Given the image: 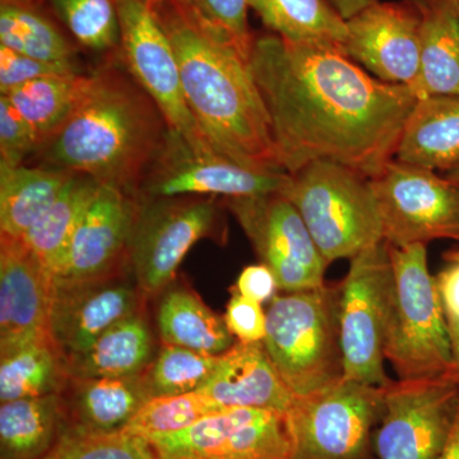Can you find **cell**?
Segmentation results:
<instances>
[{"label": "cell", "instance_id": "6da1fadb", "mask_svg": "<svg viewBox=\"0 0 459 459\" xmlns=\"http://www.w3.org/2000/svg\"><path fill=\"white\" fill-rule=\"evenodd\" d=\"M250 71L267 108L282 170L336 162L374 179L397 152L419 98L370 77L341 51L255 36Z\"/></svg>", "mask_w": 459, "mask_h": 459}, {"label": "cell", "instance_id": "7a4b0ae2", "mask_svg": "<svg viewBox=\"0 0 459 459\" xmlns=\"http://www.w3.org/2000/svg\"><path fill=\"white\" fill-rule=\"evenodd\" d=\"M151 7L170 39L186 104L208 143L250 170L283 171L249 57L190 0Z\"/></svg>", "mask_w": 459, "mask_h": 459}, {"label": "cell", "instance_id": "3957f363", "mask_svg": "<svg viewBox=\"0 0 459 459\" xmlns=\"http://www.w3.org/2000/svg\"><path fill=\"white\" fill-rule=\"evenodd\" d=\"M169 126L131 77L113 66L90 74L77 107L39 150L41 166L86 174L138 197Z\"/></svg>", "mask_w": 459, "mask_h": 459}, {"label": "cell", "instance_id": "277c9868", "mask_svg": "<svg viewBox=\"0 0 459 459\" xmlns=\"http://www.w3.org/2000/svg\"><path fill=\"white\" fill-rule=\"evenodd\" d=\"M341 282L271 300L263 344L295 397L344 379L340 331Z\"/></svg>", "mask_w": 459, "mask_h": 459}, {"label": "cell", "instance_id": "5b68a950", "mask_svg": "<svg viewBox=\"0 0 459 459\" xmlns=\"http://www.w3.org/2000/svg\"><path fill=\"white\" fill-rule=\"evenodd\" d=\"M389 247L394 291L385 356L400 380L457 377L451 334L427 246Z\"/></svg>", "mask_w": 459, "mask_h": 459}, {"label": "cell", "instance_id": "8992f818", "mask_svg": "<svg viewBox=\"0 0 459 459\" xmlns=\"http://www.w3.org/2000/svg\"><path fill=\"white\" fill-rule=\"evenodd\" d=\"M280 193L301 214L328 265L383 241L370 179L346 166L325 160L310 162L289 174Z\"/></svg>", "mask_w": 459, "mask_h": 459}, {"label": "cell", "instance_id": "52a82bcc", "mask_svg": "<svg viewBox=\"0 0 459 459\" xmlns=\"http://www.w3.org/2000/svg\"><path fill=\"white\" fill-rule=\"evenodd\" d=\"M350 262L340 299L344 379L385 386L391 382L385 370V343L394 291L388 244L379 241Z\"/></svg>", "mask_w": 459, "mask_h": 459}, {"label": "cell", "instance_id": "ba28073f", "mask_svg": "<svg viewBox=\"0 0 459 459\" xmlns=\"http://www.w3.org/2000/svg\"><path fill=\"white\" fill-rule=\"evenodd\" d=\"M383 410V386L342 379L296 397L289 411L291 459H365Z\"/></svg>", "mask_w": 459, "mask_h": 459}, {"label": "cell", "instance_id": "9c48e42d", "mask_svg": "<svg viewBox=\"0 0 459 459\" xmlns=\"http://www.w3.org/2000/svg\"><path fill=\"white\" fill-rule=\"evenodd\" d=\"M122 44L119 56L128 74L197 155H220L202 134L186 104L170 39L147 0H117ZM222 156V155H221Z\"/></svg>", "mask_w": 459, "mask_h": 459}, {"label": "cell", "instance_id": "30bf717a", "mask_svg": "<svg viewBox=\"0 0 459 459\" xmlns=\"http://www.w3.org/2000/svg\"><path fill=\"white\" fill-rule=\"evenodd\" d=\"M370 184L388 246L459 241V188L446 178L394 159Z\"/></svg>", "mask_w": 459, "mask_h": 459}, {"label": "cell", "instance_id": "8fae6325", "mask_svg": "<svg viewBox=\"0 0 459 459\" xmlns=\"http://www.w3.org/2000/svg\"><path fill=\"white\" fill-rule=\"evenodd\" d=\"M225 202L261 263L273 272L279 289L300 292L325 285L328 263L289 199L270 193Z\"/></svg>", "mask_w": 459, "mask_h": 459}, {"label": "cell", "instance_id": "7c38bea8", "mask_svg": "<svg viewBox=\"0 0 459 459\" xmlns=\"http://www.w3.org/2000/svg\"><path fill=\"white\" fill-rule=\"evenodd\" d=\"M459 403L457 377L392 380L383 386V410L374 446L377 459H437Z\"/></svg>", "mask_w": 459, "mask_h": 459}, {"label": "cell", "instance_id": "4fadbf2b", "mask_svg": "<svg viewBox=\"0 0 459 459\" xmlns=\"http://www.w3.org/2000/svg\"><path fill=\"white\" fill-rule=\"evenodd\" d=\"M212 198L141 199L133 231L129 264L142 295L170 285L195 243L216 228Z\"/></svg>", "mask_w": 459, "mask_h": 459}, {"label": "cell", "instance_id": "5bb4252c", "mask_svg": "<svg viewBox=\"0 0 459 459\" xmlns=\"http://www.w3.org/2000/svg\"><path fill=\"white\" fill-rule=\"evenodd\" d=\"M159 459H291L289 413L229 409L147 439Z\"/></svg>", "mask_w": 459, "mask_h": 459}, {"label": "cell", "instance_id": "9a60e30c", "mask_svg": "<svg viewBox=\"0 0 459 459\" xmlns=\"http://www.w3.org/2000/svg\"><path fill=\"white\" fill-rule=\"evenodd\" d=\"M289 179L283 171L250 170L221 155H197L169 129L164 146L142 180V199L222 195L225 198L280 193Z\"/></svg>", "mask_w": 459, "mask_h": 459}, {"label": "cell", "instance_id": "2e32d148", "mask_svg": "<svg viewBox=\"0 0 459 459\" xmlns=\"http://www.w3.org/2000/svg\"><path fill=\"white\" fill-rule=\"evenodd\" d=\"M421 11L413 3L377 2L346 21L343 54L377 80L415 87L420 74Z\"/></svg>", "mask_w": 459, "mask_h": 459}, {"label": "cell", "instance_id": "e0dca14e", "mask_svg": "<svg viewBox=\"0 0 459 459\" xmlns=\"http://www.w3.org/2000/svg\"><path fill=\"white\" fill-rule=\"evenodd\" d=\"M141 291L117 274L87 281L53 280L49 337L66 359L83 352L117 323L140 313Z\"/></svg>", "mask_w": 459, "mask_h": 459}, {"label": "cell", "instance_id": "ac0fdd59", "mask_svg": "<svg viewBox=\"0 0 459 459\" xmlns=\"http://www.w3.org/2000/svg\"><path fill=\"white\" fill-rule=\"evenodd\" d=\"M53 280L22 238L0 235V358L50 340Z\"/></svg>", "mask_w": 459, "mask_h": 459}, {"label": "cell", "instance_id": "d6986e66", "mask_svg": "<svg viewBox=\"0 0 459 459\" xmlns=\"http://www.w3.org/2000/svg\"><path fill=\"white\" fill-rule=\"evenodd\" d=\"M138 210V197L101 184L54 279L87 281L117 274L120 265L129 262Z\"/></svg>", "mask_w": 459, "mask_h": 459}, {"label": "cell", "instance_id": "ffe728a7", "mask_svg": "<svg viewBox=\"0 0 459 459\" xmlns=\"http://www.w3.org/2000/svg\"><path fill=\"white\" fill-rule=\"evenodd\" d=\"M199 394L226 409H261L289 413L296 397L272 364L263 342L238 341L221 353L212 377Z\"/></svg>", "mask_w": 459, "mask_h": 459}, {"label": "cell", "instance_id": "44dd1931", "mask_svg": "<svg viewBox=\"0 0 459 459\" xmlns=\"http://www.w3.org/2000/svg\"><path fill=\"white\" fill-rule=\"evenodd\" d=\"M62 397L66 427L100 434L124 430L152 398L144 373L117 377H69Z\"/></svg>", "mask_w": 459, "mask_h": 459}, {"label": "cell", "instance_id": "7402d4cb", "mask_svg": "<svg viewBox=\"0 0 459 459\" xmlns=\"http://www.w3.org/2000/svg\"><path fill=\"white\" fill-rule=\"evenodd\" d=\"M395 160L430 170L459 166V95L419 99L398 143Z\"/></svg>", "mask_w": 459, "mask_h": 459}, {"label": "cell", "instance_id": "603a6c76", "mask_svg": "<svg viewBox=\"0 0 459 459\" xmlns=\"http://www.w3.org/2000/svg\"><path fill=\"white\" fill-rule=\"evenodd\" d=\"M420 33L419 99L459 95L458 0H424Z\"/></svg>", "mask_w": 459, "mask_h": 459}, {"label": "cell", "instance_id": "cb8c5ba5", "mask_svg": "<svg viewBox=\"0 0 459 459\" xmlns=\"http://www.w3.org/2000/svg\"><path fill=\"white\" fill-rule=\"evenodd\" d=\"M152 355V332L138 313L108 328L89 349L65 362L71 377H129L144 373Z\"/></svg>", "mask_w": 459, "mask_h": 459}, {"label": "cell", "instance_id": "d4e9b609", "mask_svg": "<svg viewBox=\"0 0 459 459\" xmlns=\"http://www.w3.org/2000/svg\"><path fill=\"white\" fill-rule=\"evenodd\" d=\"M66 427L62 394L0 404V459H39Z\"/></svg>", "mask_w": 459, "mask_h": 459}, {"label": "cell", "instance_id": "484cf974", "mask_svg": "<svg viewBox=\"0 0 459 459\" xmlns=\"http://www.w3.org/2000/svg\"><path fill=\"white\" fill-rule=\"evenodd\" d=\"M71 172L47 166L0 165V232L22 238L51 207Z\"/></svg>", "mask_w": 459, "mask_h": 459}, {"label": "cell", "instance_id": "4316f807", "mask_svg": "<svg viewBox=\"0 0 459 459\" xmlns=\"http://www.w3.org/2000/svg\"><path fill=\"white\" fill-rule=\"evenodd\" d=\"M156 320L164 344L221 355L235 343L225 320L186 287L166 290L157 307Z\"/></svg>", "mask_w": 459, "mask_h": 459}, {"label": "cell", "instance_id": "83f0119b", "mask_svg": "<svg viewBox=\"0 0 459 459\" xmlns=\"http://www.w3.org/2000/svg\"><path fill=\"white\" fill-rule=\"evenodd\" d=\"M101 184L86 174H72L56 201L23 235L22 241L56 277L78 226Z\"/></svg>", "mask_w": 459, "mask_h": 459}, {"label": "cell", "instance_id": "f1b7e54d", "mask_svg": "<svg viewBox=\"0 0 459 459\" xmlns=\"http://www.w3.org/2000/svg\"><path fill=\"white\" fill-rule=\"evenodd\" d=\"M0 45L41 62L78 66L74 39L42 4L0 2Z\"/></svg>", "mask_w": 459, "mask_h": 459}, {"label": "cell", "instance_id": "f546056e", "mask_svg": "<svg viewBox=\"0 0 459 459\" xmlns=\"http://www.w3.org/2000/svg\"><path fill=\"white\" fill-rule=\"evenodd\" d=\"M272 33L292 44L343 53L346 21L325 0H247Z\"/></svg>", "mask_w": 459, "mask_h": 459}, {"label": "cell", "instance_id": "4dcf8cb0", "mask_svg": "<svg viewBox=\"0 0 459 459\" xmlns=\"http://www.w3.org/2000/svg\"><path fill=\"white\" fill-rule=\"evenodd\" d=\"M90 74L51 75L2 93L39 135L41 146L68 119L82 98Z\"/></svg>", "mask_w": 459, "mask_h": 459}, {"label": "cell", "instance_id": "1f68e13d", "mask_svg": "<svg viewBox=\"0 0 459 459\" xmlns=\"http://www.w3.org/2000/svg\"><path fill=\"white\" fill-rule=\"evenodd\" d=\"M69 377L51 340L30 344L0 358V402L62 394Z\"/></svg>", "mask_w": 459, "mask_h": 459}, {"label": "cell", "instance_id": "d6a6232c", "mask_svg": "<svg viewBox=\"0 0 459 459\" xmlns=\"http://www.w3.org/2000/svg\"><path fill=\"white\" fill-rule=\"evenodd\" d=\"M75 44L95 51H120L122 30L117 0H45Z\"/></svg>", "mask_w": 459, "mask_h": 459}, {"label": "cell", "instance_id": "836d02e7", "mask_svg": "<svg viewBox=\"0 0 459 459\" xmlns=\"http://www.w3.org/2000/svg\"><path fill=\"white\" fill-rule=\"evenodd\" d=\"M220 355L164 344L144 371L151 397L198 392L212 377Z\"/></svg>", "mask_w": 459, "mask_h": 459}, {"label": "cell", "instance_id": "e575fe53", "mask_svg": "<svg viewBox=\"0 0 459 459\" xmlns=\"http://www.w3.org/2000/svg\"><path fill=\"white\" fill-rule=\"evenodd\" d=\"M225 410L229 409L199 392L161 395L147 401L124 431L150 439L156 435L178 433Z\"/></svg>", "mask_w": 459, "mask_h": 459}, {"label": "cell", "instance_id": "d590c367", "mask_svg": "<svg viewBox=\"0 0 459 459\" xmlns=\"http://www.w3.org/2000/svg\"><path fill=\"white\" fill-rule=\"evenodd\" d=\"M39 459H159L144 437L128 433H90L65 427L56 444Z\"/></svg>", "mask_w": 459, "mask_h": 459}, {"label": "cell", "instance_id": "8d00e7d4", "mask_svg": "<svg viewBox=\"0 0 459 459\" xmlns=\"http://www.w3.org/2000/svg\"><path fill=\"white\" fill-rule=\"evenodd\" d=\"M40 147V138L32 126L7 99L0 96V165H23L27 157L38 153Z\"/></svg>", "mask_w": 459, "mask_h": 459}, {"label": "cell", "instance_id": "74e56055", "mask_svg": "<svg viewBox=\"0 0 459 459\" xmlns=\"http://www.w3.org/2000/svg\"><path fill=\"white\" fill-rule=\"evenodd\" d=\"M208 21L220 27L247 57L255 35L247 23V0H190Z\"/></svg>", "mask_w": 459, "mask_h": 459}, {"label": "cell", "instance_id": "f35d334b", "mask_svg": "<svg viewBox=\"0 0 459 459\" xmlns=\"http://www.w3.org/2000/svg\"><path fill=\"white\" fill-rule=\"evenodd\" d=\"M74 74H81L78 66L41 62L0 45V95L40 78Z\"/></svg>", "mask_w": 459, "mask_h": 459}, {"label": "cell", "instance_id": "ab89813d", "mask_svg": "<svg viewBox=\"0 0 459 459\" xmlns=\"http://www.w3.org/2000/svg\"><path fill=\"white\" fill-rule=\"evenodd\" d=\"M231 299L226 307V327L240 342H263L267 333V316L262 304L231 289Z\"/></svg>", "mask_w": 459, "mask_h": 459}, {"label": "cell", "instance_id": "60d3db41", "mask_svg": "<svg viewBox=\"0 0 459 459\" xmlns=\"http://www.w3.org/2000/svg\"><path fill=\"white\" fill-rule=\"evenodd\" d=\"M232 290L246 298L263 304L276 298L279 283H277L273 272L261 263V264L244 268L243 272L238 274L237 283Z\"/></svg>", "mask_w": 459, "mask_h": 459}, {"label": "cell", "instance_id": "b9f144b4", "mask_svg": "<svg viewBox=\"0 0 459 459\" xmlns=\"http://www.w3.org/2000/svg\"><path fill=\"white\" fill-rule=\"evenodd\" d=\"M435 279L446 319L459 320V262H449Z\"/></svg>", "mask_w": 459, "mask_h": 459}, {"label": "cell", "instance_id": "7bdbcfd3", "mask_svg": "<svg viewBox=\"0 0 459 459\" xmlns=\"http://www.w3.org/2000/svg\"><path fill=\"white\" fill-rule=\"evenodd\" d=\"M325 2L340 14L342 20L349 21L379 0H325Z\"/></svg>", "mask_w": 459, "mask_h": 459}, {"label": "cell", "instance_id": "ee69618b", "mask_svg": "<svg viewBox=\"0 0 459 459\" xmlns=\"http://www.w3.org/2000/svg\"><path fill=\"white\" fill-rule=\"evenodd\" d=\"M437 459H459V403L451 431H449L446 442Z\"/></svg>", "mask_w": 459, "mask_h": 459}, {"label": "cell", "instance_id": "f6af8a7d", "mask_svg": "<svg viewBox=\"0 0 459 459\" xmlns=\"http://www.w3.org/2000/svg\"><path fill=\"white\" fill-rule=\"evenodd\" d=\"M446 323H448L449 334H451L453 359H455V373H457V377L459 380V320L446 319Z\"/></svg>", "mask_w": 459, "mask_h": 459}, {"label": "cell", "instance_id": "bcb514c9", "mask_svg": "<svg viewBox=\"0 0 459 459\" xmlns=\"http://www.w3.org/2000/svg\"><path fill=\"white\" fill-rule=\"evenodd\" d=\"M446 178L459 188V166L458 168L453 169L451 171H446Z\"/></svg>", "mask_w": 459, "mask_h": 459}, {"label": "cell", "instance_id": "7dc6e473", "mask_svg": "<svg viewBox=\"0 0 459 459\" xmlns=\"http://www.w3.org/2000/svg\"><path fill=\"white\" fill-rule=\"evenodd\" d=\"M444 259L446 262H459V250H449V252L444 253Z\"/></svg>", "mask_w": 459, "mask_h": 459}, {"label": "cell", "instance_id": "c3c4849f", "mask_svg": "<svg viewBox=\"0 0 459 459\" xmlns=\"http://www.w3.org/2000/svg\"><path fill=\"white\" fill-rule=\"evenodd\" d=\"M7 3H22V4H44L45 0H0Z\"/></svg>", "mask_w": 459, "mask_h": 459}, {"label": "cell", "instance_id": "681fc988", "mask_svg": "<svg viewBox=\"0 0 459 459\" xmlns=\"http://www.w3.org/2000/svg\"><path fill=\"white\" fill-rule=\"evenodd\" d=\"M407 2L413 3V4L416 5V7L421 8L422 3H424V0H407Z\"/></svg>", "mask_w": 459, "mask_h": 459}, {"label": "cell", "instance_id": "f907efd6", "mask_svg": "<svg viewBox=\"0 0 459 459\" xmlns=\"http://www.w3.org/2000/svg\"><path fill=\"white\" fill-rule=\"evenodd\" d=\"M148 3H150L151 5L155 4V3L159 2V0H147Z\"/></svg>", "mask_w": 459, "mask_h": 459}, {"label": "cell", "instance_id": "816d5d0a", "mask_svg": "<svg viewBox=\"0 0 459 459\" xmlns=\"http://www.w3.org/2000/svg\"><path fill=\"white\" fill-rule=\"evenodd\" d=\"M458 3H459V0H458Z\"/></svg>", "mask_w": 459, "mask_h": 459}]
</instances>
